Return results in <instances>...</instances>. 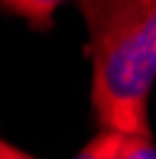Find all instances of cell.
I'll return each instance as SVG.
<instances>
[{"label": "cell", "instance_id": "obj_1", "mask_svg": "<svg viewBox=\"0 0 156 159\" xmlns=\"http://www.w3.org/2000/svg\"><path fill=\"white\" fill-rule=\"evenodd\" d=\"M77 9L88 26L91 114L100 131L150 136L156 0H82Z\"/></svg>", "mask_w": 156, "mask_h": 159}, {"label": "cell", "instance_id": "obj_2", "mask_svg": "<svg viewBox=\"0 0 156 159\" xmlns=\"http://www.w3.org/2000/svg\"><path fill=\"white\" fill-rule=\"evenodd\" d=\"M119 142H122V134L100 131L94 139H88V145H82L80 151H77L74 159H116Z\"/></svg>", "mask_w": 156, "mask_h": 159}, {"label": "cell", "instance_id": "obj_3", "mask_svg": "<svg viewBox=\"0 0 156 159\" xmlns=\"http://www.w3.org/2000/svg\"><path fill=\"white\" fill-rule=\"evenodd\" d=\"M116 159H156V145L150 136H122Z\"/></svg>", "mask_w": 156, "mask_h": 159}, {"label": "cell", "instance_id": "obj_4", "mask_svg": "<svg viewBox=\"0 0 156 159\" xmlns=\"http://www.w3.org/2000/svg\"><path fill=\"white\" fill-rule=\"evenodd\" d=\"M0 159H37V156H31V153L20 151L17 145L6 142V139H0Z\"/></svg>", "mask_w": 156, "mask_h": 159}]
</instances>
